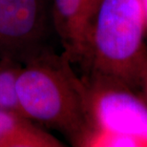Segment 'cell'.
<instances>
[{"label":"cell","mask_w":147,"mask_h":147,"mask_svg":"<svg viewBox=\"0 0 147 147\" xmlns=\"http://www.w3.org/2000/svg\"><path fill=\"white\" fill-rule=\"evenodd\" d=\"M57 138L22 115L0 109V147H61Z\"/></svg>","instance_id":"6"},{"label":"cell","mask_w":147,"mask_h":147,"mask_svg":"<svg viewBox=\"0 0 147 147\" xmlns=\"http://www.w3.org/2000/svg\"><path fill=\"white\" fill-rule=\"evenodd\" d=\"M51 0H0V57L24 64L47 48Z\"/></svg>","instance_id":"4"},{"label":"cell","mask_w":147,"mask_h":147,"mask_svg":"<svg viewBox=\"0 0 147 147\" xmlns=\"http://www.w3.org/2000/svg\"><path fill=\"white\" fill-rule=\"evenodd\" d=\"M142 5L143 9V13H144V19H145V25L147 31V0H142Z\"/></svg>","instance_id":"9"},{"label":"cell","mask_w":147,"mask_h":147,"mask_svg":"<svg viewBox=\"0 0 147 147\" xmlns=\"http://www.w3.org/2000/svg\"><path fill=\"white\" fill-rule=\"evenodd\" d=\"M146 36L142 0H99L79 62L83 75L111 76L134 87Z\"/></svg>","instance_id":"2"},{"label":"cell","mask_w":147,"mask_h":147,"mask_svg":"<svg viewBox=\"0 0 147 147\" xmlns=\"http://www.w3.org/2000/svg\"><path fill=\"white\" fill-rule=\"evenodd\" d=\"M0 59V109L24 116L17 93V79L23 64L9 58Z\"/></svg>","instance_id":"7"},{"label":"cell","mask_w":147,"mask_h":147,"mask_svg":"<svg viewBox=\"0 0 147 147\" xmlns=\"http://www.w3.org/2000/svg\"><path fill=\"white\" fill-rule=\"evenodd\" d=\"M17 93L26 117L86 147L92 133L86 85L63 53L47 49L23 64Z\"/></svg>","instance_id":"1"},{"label":"cell","mask_w":147,"mask_h":147,"mask_svg":"<svg viewBox=\"0 0 147 147\" xmlns=\"http://www.w3.org/2000/svg\"><path fill=\"white\" fill-rule=\"evenodd\" d=\"M92 133L86 147H147V103L127 82L85 74Z\"/></svg>","instance_id":"3"},{"label":"cell","mask_w":147,"mask_h":147,"mask_svg":"<svg viewBox=\"0 0 147 147\" xmlns=\"http://www.w3.org/2000/svg\"><path fill=\"white\" fill-rule=\"evenodd\" d=\"M51 2L53 24L62 45V53L72 64H79L99 0H51Z\"/></svg>","instance_id":"5"},{"label":"cell","mask_w":147,"mask_h":147,"mask_svg":"<svg viewBox=\"0 0 147 147\" xmlns=\"http://www.w3.org/2000/svg\"><path fill=\"white\" fill-rule=\"evenodd\" d=\"M134 88L140 94L147 103V54L144 55L137 72Z\"/></svg>","instance_id":"8"}]
</instances>
